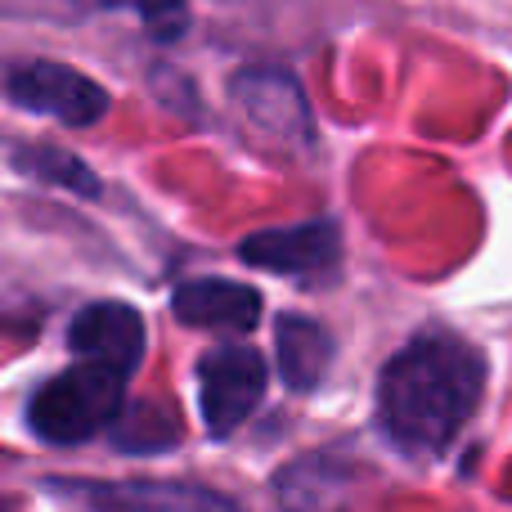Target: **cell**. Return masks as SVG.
I'll use <instances>...</instances> for the list:
<instances>
[{
	"instance_id": "obj_1",
	"label": "cell",
	"mask_w": 512,
	"mask_h": 512,
	"mask_svg": "<svg viewBox=\"0 0 512 512\" xmlns=\"http://www.w3.org/2000/svg\"><path fill=\"white\" fill-rule=\"evenodd\" d=\"M486 360L450 333H423L387 360L378 378V418L405 454H441L477 414Z\"/></svg>"
},
{
	"instance_id": "obj_2",
	"label": "cell",
	"mask_w": 512,
	"mask_h": 512,
	"mask_svg": "<svg viewBox=\"0 0 512 512\" xmlns=\"http://www.w3.org/2000/svg\"><path fill=\"white\" fill-rule=\"evenodd\" d=\"M122 391H126V378L81 360L36 391L32 409H27V423L50 445H81L104 432L108 423H117Z\"/></svg>"
},
{
	"instance_id": "obj_3",
	"label": "cell",
	"mask_w": 512,
	"mask_h": 512,
	"mask_svg": "<svg viewBox=\"0 0 512 512\" xmlns=\"http://www.w3.org/2000/svg\"><path fill=\"white\" fill-rule=\"evenodd\" d=\"M270 364L252 346H216L198 360V400H203V423L212 436H230L252 418L261 405Z\"/></svg>"
},
{
	"instance_id": "obj_4",
	"label": "cell",
	"mask_w": 512,
	"mask_h": 512,
	"mask_svg": "<svg viewBox=\"0 0 512 512\" xmlns=\"http://www.w3.org/2000/svg\"><path fill=\"white\" fill-rule=\"evenodd\" d=\"M5 90L14 104L32 108V113L59 117L68 126H90L108 113V90L90 81L86 72L68 68V63L32 59L5 72Z\"/></svg>"
},
{
	"instance_id": "obj_5",
	"label": "cell",
	"mask_w": 512,
	"mask_h": 512,
	"mask_svg": "<svg viewBox=\"0 0 512 512\" xmlns=\"http://www.w3.org/2000/svg\"><path fill=\"white\" fill-rule=\"evenodd\" d=\"M68 346L77 360L99 364L117 378H131L144 360V319L140 310L122 306V301H95L72 319Z\"/></svg>"
},
{
	"instance_id": "obj_6",
	"label": "cell",
	"mask_w": 512,
	"mask_h": 512,
	"mask_svg": "<svg viewBox=\"0 0 512 512\" xmlns=\"http://www.w3.org/2000/svg\"><path fill=\"white\" fill-rule=\"evenodd\" d=\"M230 95L239 99V108L252 117V126H261L265 135L283 144H310V104L301 95V86L279 68H243L230 81Z\"/></svg>"
},
{
	"instance_id": "obj_7",
	"label": "cell",
	"mask_w": 512,
	"mask_h": 512,
	"mask_svg": "<svg viewBox=\"0 0 512 512\" xmlns=\"http://www.w3.org/2000/svg\"><path fill=\"white\" fill-rule=\"evenodd\" d=\"M77 495L90 512H243L230 495L189 481H95Z\"/></svg>"
},
{
	"instance_id": "obj_8",
	"label": "cell",
	"mask_w": 512,
	"mask_h": 512,
	"mask_svg": "<svg viewBox=\"0 0 512 512\" xmlns=\"http://www.w3.org/2000/svg\"><path fill=\"white\" fill-rule=\"evenodd\" d=\"M239 256L256 270L270 274H319L337 265L342 256V234L333 221H306L288 230H261L239 243Z\"/></svg>"
},
{
	"instance_id": "obj_9",
	"label": "cell",
	"mask_w": 512,
	"mask_h": 512,
	"mask_svg": "<svg viewBox=\"0 0 512 512\" xmlns=\"http://www.w3.org/2000/svg\"><path fill=\"white\" fill-rule=\"evenodd\" d=\"M171 310L189 328H234V333H248L261 319V292L248 288V283L207 274V279L180 283L176 297H171Z\"/></svg>"
},
{
	"instance_id": "obj_10",
	"label": "cell",
	"mask_w": 512,
	"mask_h": 512,
	"mask_svg": "<svg viewBox=\"0 0 512 512\" xmlns=\"http://www.w3.org/2000/svg\"><path fill=\"white\" fill-rule=\"evenodd\" d=\"M274 360L288 391H315L333 360V337L306 315H279L274 324Z\"/></svg>"
},
{
	"instance_id": "obj_11",
	"label": "cell",
	"mask_w": 512,
	"mask_h": 512,
	"mask_svg": "<svg viewBox=\"0 0 512 512\" xmlns=\"http://www.w3.org/2000/svg\"><path fill=\"white\" fill-rule=\"evenodd\" d=\"M14 167L27 171L32 180H41V185L72 189V194H81V198H95L99 194L95 171H90L81 158H72L68 149H54V144H32V149H18L14 153Z\"/></svg>"
},
{
	"instance_id": "obj_12",
	"label": "cell",
	"mask_w": 512,
	"mask_h": 512,
	"mask_svg": "<svg viewBox=\"0 0 512 512\" xmlns=\"http://www.w3.org/2000/svg\"><path fill=\"white\" fill-rule=\"evenodd\" d=\"M86 9H131L153 41H176L189 27V0H77Z\"/></svg>"
}]
</instances>
